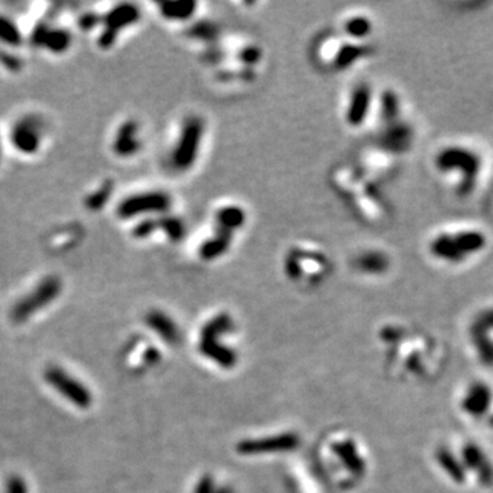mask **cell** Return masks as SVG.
Segmentation results:
<instances>
[{"mask_svg": "<svg viewBox=\"0 0 493 493\" xmlns=\"http://www.w3.org/2000/svg\"><path fill=\"white\" fill-rule=\"evenodd\" d=\"M490 235L480 226L464 225L437 230L428 242L429 256L444 266L459 267L480 258L490 248Z\"/></svg>", "mask_w": 493, "mask_h": 493, "instance_id": "cell-5", "label": "cell"}, {"mask_svg": "<svg viewBox=\"0 0 493 493\" xmlns=\"http://www.w3.org/2000/svg\"><path fill=\"white\" fill-rule=\"evenodd\" d=\"M440 477L460 491H493V452L470 436L443 439L432 451Z\"/></svg>", "mask_w": 493, "mask_h": 493, "instance_id": "cell-2", "label": "cell"}, {"mask_svg": "<svg viewBox=\"0 0 493 493\" xmlns=\"http://www.w3.org/2000/svg\"><path fill=\"white\" fill-rule=\"evenodd\" d=\"M352 266L355 270L366 276H382L391 267V258L382 249L369 248L361 251L354 258Z\"/></svg>", "mask_w": 493, "mask_h": 493, "instance_id": "cell-23", "label": "cell"}, {"mask_svg": "<svg viewBox=\"0 0 493 493\" xmlns=\"http://www.w3.org/2000/svg\"><path fill=\"white\" fill-rule=\"evenodd\" d=\"M144 148L141 123L137 120H125L118 125L111 140V151L121 159H132Z\"/></svg>", "mask_w": 493, "mask_h": 493, "instance_id": "cell-19", "label": "cell"}, {"mask_svg": "<svg viewBox=\"0 0 493 493\" xmlns=\"http://www.w3.org/2000/svg\"><path fill=\"white\" fill-rule=\"evenodd\" d=\"M32 42L35 47L59 55L70 49L73 44V36L69 29L51 26L47 22H41L32 31Z\"/></svg>", "mask_w": 493, "mask_h": 493, "instance_id": "cell-20", "label": "cell"}, {"mask_svg": "<svg viewBox=\"0 0 493 493\" xmlns=\"http://www.w3.org/2000/svg\"><path fill=\"white\" fill-rule=\"evenodd\" d=\"M0 66L7 72L17 73L24 68V62L10 48H0Z\"/></svg>", "mask_w": 493, "mask_h": 493, "instance_id": "cell-32", "label": "cell"}, {"mask_svg": "<svg viewBox=\"0 0 493 493\" xmlns=\"http://www.w3.org/2000/svg\"><path fill=\"white\" fill-rule=\"evenodd\" d=\"M63 292V281L56 274H48L39 280L13 306L10 317L14 324L22 325L52 306Z\"/></svg>", "mask_w": 493, "mask_h": 493, "instance_id": "cell-11", "label": "cell"}, {"mask_svg": "<svg viewBox=\"0 0 493 493\" xmlns=\"http://www.w3.org/2000/svg\"><path fill=\"white\" fill-rule=\"evenodd\" d=\"M379 338L388 368L400 379L428 382L444 368L446 350L426 330L392 324L381 330Z\"/></svg>", "mask_w": 493, "mask_h": 493, "instance_id": "cell-1", "label": "cell"}, {"mask_svg": "<svg viewBox=\"0 0 493 493\" xmlns=\"http://www.w3.org/2000/svg\"><path fill=\"white\" fill-rule=\"evenodd\" d=\"M377 99V111L381 125L403 118V102L396 91L385 89Z\"/></svg>", "mask_w": 493, "mask_h": 493, "instance_id": "cell-27", "label": "cell"}, {"mask_svg": "<svg viewBox=\"0 0 493 493\" xmlns=\"http://www.w3.org/2000/svg\"><path fill=\"white\" fill-rule=\"evenodd\" d=\"M3 493H29V485L24 477L14 474L7 478Z\"/></svg>", "mask_w": 493, "mask_h": 493, "instance_id": "cell-33", "label": "cell"}, {"mask_svg": "<svg viewBox=\"0 0 493 493\" xmlns=\"http://www.w3.org/2000/svg\"><path fill=\"white\" fill-rule=\"evenodd\" d=\"M1 159H3V139L0 134V164H1Z\"/></svg>", "mask_w": 493, "mask_h": 493, "instance_id": "cell-34", "label": "cell"}, {"mask_svg": "<svg viewBox=\"0 0 493 493\" xmlns=\"http://www.w3.org/2000/svg\"><path fill=\"white\" fill-rule=\"evenodd\" d=\"M248 222V212L244 205L226 202L217 205L212 211V226L215 229L224 230L236 236L246 228Z\"/></svg>", "mask_w": 493, "mask_h": 493, "instance_id": "cell-21", "label": "cell"}, {"mask_svg": "<svg viewBox=\"0 0 493 493\" xmlns=\"http://www.w3.org/2000/svg\"><path fill=\"white\" fill-rule=\"evenodd\" d=\"M173 195L164 189H143L123 196L116 205V215L120 221L137 222L171 212Z\"/></svg>", "mask_w": 493, "mask_h": 493, "instance_id": "cell-12", "label": "cell"}, {"mask_svg": "<svg viewBox=\"0 0 493 493\" xmlns=\"http://www.w3.org/2000/svg\"><path fill=\"white\" fill-rule=\"evenodd\" d=\"M47 136V126L42 117L35 113L24 114L15 120L8 132L10 146L24 157H33L40 152Z\"/></svg>", "mask_w": 493, "mask_h": 493, "instance_id": "cell-15", "label": "cell"}, {"mask_svg": "<svg viewBox=\"0 0 493 493\" xmlns=\"http://www.w3.org/2000/svg\"><path fill=\"white\" fill-rule=\"evenodd\" d=\"M381 126L378 143L384 154L398 158L407 154L414 147L415 129L409 120L399 118L392 123H382Z\"/></svg>", "mask_w": 493, "mask_h": 493, "instance_id": "cell-17", "label": "cell"}, {"mask_svg": "<svg viewBox=\"0 0 493 493\" xmlns=\"http://www.w3.org/2000/svg\"><path fill=\"white\" fill-rule=\"evenodd\" d=\"M374 109V93L368 82H359L348 92L344 106V123L348 127L359 129L368 123Z\"/></svg>", "mask_w": 493, "mask_h": 493, "instance_id": "cell-18", "label": "cell"}, {"mask_svg": "<svg viewBox=\"0 0 493 493\" xmlns=\"http://www.w3.org/2000/svg\"><path fill=\"white\" fill-rule=\"evenodd\" d=\"M207 123L205 117L191 113L182 118L167 154V166L175 174L191 171L201 158L205 144Z\"/></svg>", "mask_w": 493, "mask_h": 493, "instance_id": "cell-8", "label": "cell"}, {"mask_svg": "<svg viewBox=\"0 0 493 493\" xmlns=\"http://www.w3.org/2000/svg\"><path fill=\"white\" fill-rule=\"evenodd\" d=\"M188 38L202 42H212L218 38V28L211 22H198L187 31Z\"/></svg>", "mask_w": 493, "mask_h": 493, "instance_id": "cell-31", "label": "cell"}, {"mask_svg": "<svg viewBox=\"0 0 493 493\" xmlns=\"http://www.w3.org/2000/svg\"><path fill=\"white\" fill-rule=\"evenodd\" d=\"M141 19V10L133 3H120L109 8L100 15L99 21V35L97 47L109 51L117 41L120 40L123 32L136 26Z\"/></svg>", "mask_w": 493, "mask_h": 493, "instance_id": "cell-14", "label": "cell"}, {"mask_svg": "<svg viewBox=\"0 0 493 493\" xmlns=\"http://www.w3.org/2000/svg\"><path fill=\"white\" fill-rule=\"evenodd\" d=\"M456 410L471 425L493 433V382L484 377L466 381L456 395Z\"/></svg>", "mask_w": 493, "mask_h": 493, "instance_id": "cell-9", "label": "cell"}, {"mask_svg": "<svg viewBox=\"0 0 493 493\" xmlns=\"http://www.w3.org/2000/svg\"><path fill=\"white\" fill-rule=\"evenodd\" d=\"M161 18L173 24H187L195 18L199 10L198 1H161L157 3Z\"/></svg>", "mask_w": 493, "mask_h": 493, "instance_id": "cell-25", "label": "cell"}, {"mask_svg": "<svg viewBox=\"0 0 493 493\" xmlns=\"http://www.w3.org/2000/svg\"><path fill=\"white\" fill-rule=\"evenodd\" d=\"M114 184L111 180H106L103 181L99 187H96L92 192H89L85 198H84V205L88 211L92 212H99L102 211L107 203L110 202L113 194H114Z\"/></svg>", "mask_w": 493, "mask_h": 493, "instance_id": "cell-28", "label": "cell"}, {"mask_svg": "<svg viewBox=\"0 0 493 493\" xmlns=\"http://www.w3.org/2000/svg\"><path fill=\"white\" fill-rule=\"evenodd\" d=\"M374 52L369 42H354L338 32H325L315 38L311 45V56L320 68L333 73L347 72L363 62Z\"/></svg>", "mask_w": 493, "mask_h": 493, "instance_id": "cell-6", "label": "cell"}, {"mask_svg": "<svg viewBox=\"0 0 493 493\" xmlns=\"http://www.w3.org/2000/svg\"><path fill=\"white\" fill-rule=\"evenodd\" d=\"M235 237L236 236L230 233L211 228L210 233L205 235V239L196 248L198 258L205 263H212L224 259L230 252L235 243Z\"/></svg>", "mask_w": 493, "mask_h": 493, "instance_id": "cell-22", "label": "cell"}, {"mask_svg": "<svg viewBox=\"0 0 493 493\" xmlns=\"http://www.w3.org/2000/svg\"><path fill=\"white\" fill-rule=\"evenodd\" d=\"M283 269L289 281L304 287H317L330 276L331 260L320 246L297 243L288 248Z\"/></svg>", "mask_w": 493, "mask_h": 493, "instance_id": "cell-7", "label": "cell"}, {"mask_svg": "<svg viewBox=\"0 0 493 493\" xmlns=\"http://www.w3.org/2000/svg\"><path fill=\"white\" fill-rule=\"evenodd\" d=\"M146 325L151 329L166 344L174 345L180 340V328L177 322L173 320L164 310L152 308L146 314L144 318Z\"/></svg>", "mask_w": 493, "mask_h": 493, "instance_id": "cell-24", "label": "cell"}, {"mask_svg": "<svg viewBox=\"0 0 493 493\" xmlns=\"http://www.w3.org/2000/svg\"><path fill=\"white\" fill-rule=\"evenodd\" d=\"M130 235L134 240H148L154 235H162L169 243L177 244L187 235L184 219L173 212L134 222Z\"/></svg>", "mask_w": 493, "mask_h": 493, "instance_id": "cell-16", "label": "cell"}, {"mask_svg": "<svg viewBox=\"0 0 493 493\" xmlns=\"http://www.w3.org/2000/svg\"><path fill=\"white\" fill-rule=\"evenodd\" d=\"M24 36L18 25L6 15H0V45L10 49L21 47Z\"/></svg>", "mask_w": 493, "mask_h": 493, "instance_id": "cell-30", "label": "cell"}, {"mask_svg": "<svg viewBox=\"0 0 493 493\" xmlns=\"http://www.w3.org/2000/svg\"><path fill=\"white\" fill-rule=\"evenodd\" d=\"M215 79L221 82H242V84H249L256 79L255 69H249L244 66H218L215 72Z\"/></svg>", "mask_w": 493, "mask_h": 493, "instance_id": "cell-29", "label": "cell"}, {"mask_svg": "<svg viewBox=\"0 0 493 493\" xmlns=\"http://www.w3.org/2000/svg\"><path fill=\"white\" fill-rule=\"evenodd\" d=\"M331 188L361 219L379 224L389 212L388 202L377 178L362 166H337L330 174Z\"/></svg>", "mask_w": 493, "mask_h": 493, "instance_id": "cell-4", "label": "cell"}, {"mask_svg": "<svg viewBox=\"0 0 493 493\" xmlns=\"http://www.w3.org/2000/svg\"><path fill=\"white\" fill-rule=\"evenodd\" d=\"M47 385L62 399L79 410H89L93 405L91 388L77 375L59 365H49L42 371Z\"/></svg>", "mask_w": 493, "mask_h": 493, "instance_id": "cell-13", "label": "cell"}, {"mask_svg": "<svg viewBox=\"0 0 493 493\" xmlns=\"http://www.w3.org/2000/svg\"><path fill=\"white\" fill-rule=\"evenodd\" d=\"M435 171L459 199H469L481 188L487 170L484 152L470 143H448L433 155Z\"/></svg>", "mask_w": 493, "mask_h": 493, "instance_id": "cell-3", "label": "cell"}, {"mask_svg": "<svg viewBox=\"0 0 493 493\" xmlns=\"http://www.w3.org/2000/svg\"><path fill=\"white\" fill-rule=\"evenodd\" d=\"M338 33L347 40L366 42L374 33V22L365 14H352L343 21Z\"/></svg>", "mask_w": 493, "mask_h": 493, "instance_id": "cell-26", "label": "cell"}, {"mask_svg": "<svg viewBox=\"0 0 493 493\" xmlns=\"http://www.w3.org/2000/svg\"><path fill=\"white\" fill-rule=\"evenodd\" d=\"M466 344L473 361L485 371H493V304L476 310L464 329Z\"/></svg>", "mask_w": 493, "mask_h": 493, "instance_id": "cell-10", "label": "cell"}]
</instances>
